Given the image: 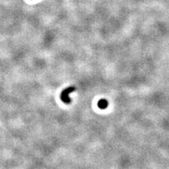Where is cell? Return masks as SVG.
Returning <instances> with one entry per match:
<instances>
[{"mask_svg":"<svg viewBox=\"0 0 169 169\" xmlns=\"http://www.w3.org/2000/svg\"><path fill=\"white\" fill-rule=\"evenodd\" d=\"M98 107L101 109H105L108 106V101L106 100H100L98 101Z\"/></svg>","mask_w":169,"mask_h":169,"instance_id":"obj_2","label":"cell"},{"mask_svg":"<svg viewBox=\"0 0 169 169\" xmlns=\"http://www.w3.org/2000/svg\"><path fill=\"white\" fill-rule=\"evenodd\" d=\"M75 90V87H67L65 90H63V91L61 93L60 97L61 100L65 104H70L71 103V98L69 97V94L73 92H74Z\"/></svg>","mask_w":169,"mask_h":169,"instance_id":"obj_1","label":"cell"}]
</instances>
